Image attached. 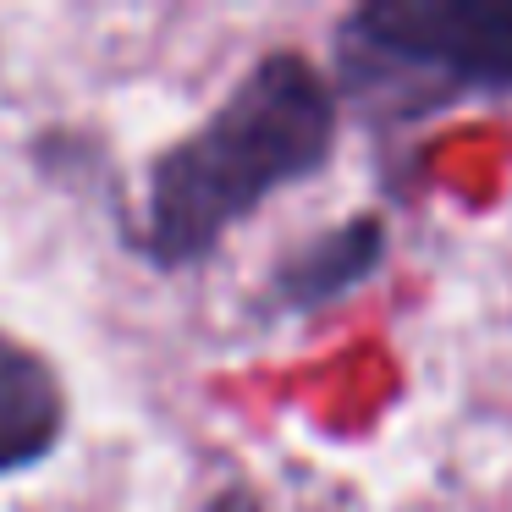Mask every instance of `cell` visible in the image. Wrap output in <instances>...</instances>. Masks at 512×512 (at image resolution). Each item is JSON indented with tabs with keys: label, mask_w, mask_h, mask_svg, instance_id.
Segmentation results:
<instances>
[{
	"label": "cell",
	"mask_w": 512,
	"mask_h": 512,
	"mask_svg": "<svg viewBox=\"0 0 512 512\" xmlns=\"http://www.w3.org/2000/svg\"><path fill=\"white\" fill-rule=\"evenodd\" d=\"M336 138V105L303 56H265L237 94L182 138L149 182V248L166 265L210 254L259 199L309 177Z\"/></svg>",
	"instance_id": "cell-1"
},
{
	"label": "cell",
	"mask_w": 512,
	"mask_h": 512,
	"mask_svg": "<svg viewBox=\"0 0 512 512\" xmlns=\"http://www.w3.org/2000/svg\"><path fill=\"white\" fill-rule=\"evenodd\" d=\"M353 34L380 56L424 67L446 83H512L507 0H380L353 17Z\"/></svg>",
	"instance_id": "cell-2"
},
{
	"label": "cell",
	"mask_w": 512,
	"mask_h": 512,
	"mask_svg": "<svg viewBox=\"0 0 512 512\" xmlns=\"http://www.w3.org/2000/svg\"><path fill=\"white\" fill-rule=\"evenodd\" d=\"M67 402L45 358L0 336V474L28 468L56 446Z\"/></svg>",
	"instance_id": "cell-3"
},
{
	"label": "cell",
	"mask_w": 512,
	"mask_h": 512,
	"mask_svg": "<svg viewBox=\"0 0 512 512\" xmlns=\"http://www.w3.org/2000/svg\"><path fill=\"white\" fill-rule=\"evenodd\" d=\"M380 226L369 221V215H358V221H347L336 237H325V243H314L309 254H298L287 265V298L298 303H314V298H331V292H342L347 281L369 276L380 259Z\"/></svg>",
	"instance_id": "cell-4"
},
{
	"label": "cell",
	"mask_w": 512,
	"mask_h": 512,
	"mask_svg": "<svg viewBox=\"0 0 512 512\" xmlns=\"http://www.w3.org/2000/svg\"><path fill=\"white\" fill-rule=\"evenodd\" d=\"M210 512H254V501H248V496H243V490H226V496H221V501H215V507H210Z\"/></svg>",
	"instance_id": "cell-5"
}]
</instances>
